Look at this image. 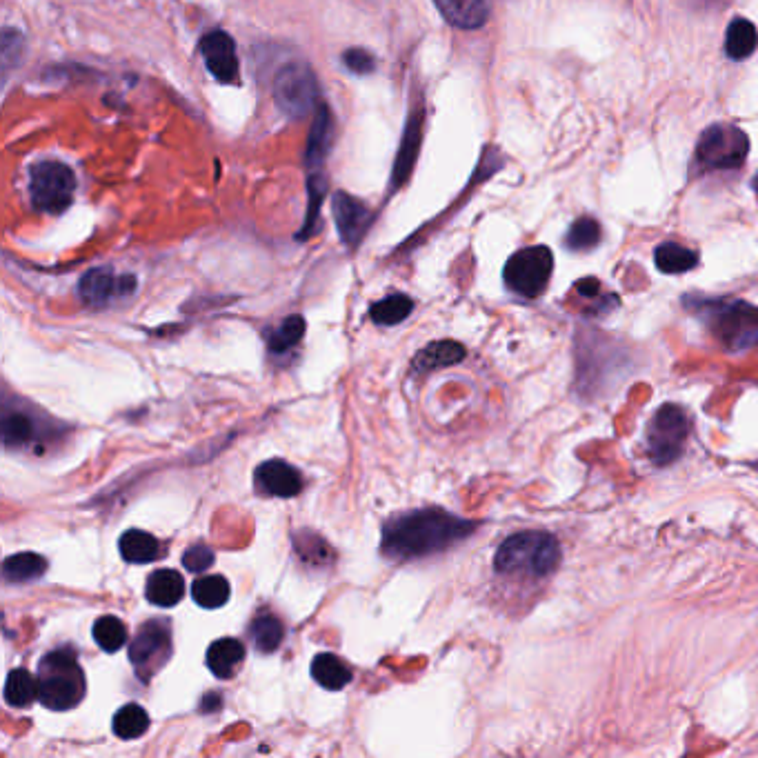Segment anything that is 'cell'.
I'll list each match as a JSON object with an SVG mask.
<instances>
[{"label": "cell", "mask_w": 758, "mask_h": 758, "mask_svg": "<svg viewBox=\"0 0 758 758\" xmlns=\"http://www.w3.org/2000/svg\"><path fill=\"white\" fill-rule=\"evenodd\" d=\"M654 263L663 274H685L698 265V254L685 245L663 243L656 247Z\"/></svg>", "instance_id": "d4e9b609"}, {"label": "cell", "mask_w": 758, "mask_h": 758, "mask_svg": "<svg viewBox=\"0 0 758 758\" xmlns=\"http://www.w3.org/2000/svg\"><path fill=\"white\" fill-rule=\"evenodd\" d=\"M412 309H414V301L410 296L392 294V296H387V298H383V301H378L369 307V316H372V321L376 325L390 327V325L403 323L405 318L412 314Z\"/></svg>", "instance_id": "4316f807"}, {"label": "cell", "mask_w": 758, "mask_h": 758, "mask_svg": "<svg viewBox=\"0 0 758 758\" xmlns=\"http://www.w3.org/2000/svg\"><path fill=\"white\" fill-rule=\"evenodd\" d=\"M561 565V543L550 532L527 530L505 538L494 556L498 574H530L534 578L552 576Z\"/></svg>", "instance_id": "3957f363"}, {"label": "cell", "mask_w": 758, "mask_h": 758, "mask_svg": "<svg viewBox=\"0 0 758 758\" xmlns=\"http://www.w3.org/2000/svg\"><path fill=\"white\" fill-rule=\"evenodd\" d=\"M149 730V716L141 705H123L114 716V734L123 741H134Z\"/></svg>", "instance_id": "f546056e"}, {"label": "cell", "mask_w": 758, "mask_h": 758, "mask_svg": "<svg viewBox=\"0 0 758 758\" xmlns=\"http://www.w3.org/2000/svg\"><path fill=\"white\" fill-rule=\"evenodd\" d=\"M76 192V176L65 163L43 161L32 167L29 194L38 212L63 214L72 205Z\"/></svg>", "instance_id": "ba28073f"}, {"label": "cell", "mask_w": 758, "mask_h": 758, "mask_svg": "<svg viewBox=\"0 0 758 758\" xmlns=\"http://www.w3.org/2000/svg\"><path fill=\"white\" fill-rule=\"evenodd\" d=\"M312 678L329 692H338L352 681L349 667L334 654H318L312 661Z\"/></svg>", "instance_id": "44dd1931"}, {"label": "cell", "mask_w": 758, "mask_h": 758, "mask_svg": "<svg viewBox=\"0 0 758 758\" xmlns=\"http://www.w3.org/2000/svg\"><path fill=\"white\" fill-rule=\"evenodd\" d=\"M136 289L134 276H116L112 269L96 267L81 278L78 283V294L83 301L92 307H105L114 301V298L129 296Z\"/></svg>", "instance_id": "7c38bea8"}, {"label": "cell", "mask_w": 758, "mask_h": 758, "mask_svg": "<svg viewBox=\"0 0 758 758\" xmlns=\"http://www.w3.org/2000/svg\"><path fill=\"white\" fill-rule=\"evenodd\" d=\"M245 658V645L236 638H221L209 645L207 650V670L212 672L216 678H232L238 670V665L243 663Z\"/></svg>", "instance_id": "ac0fdd59"}, {"label": "cell", "mask_w": 758, "mask_h": 758, "mask_svg": "<svg viewBox=\"0 0 758 758\" xmlns=\"http://www.w3.org/2000/svg\"><path fill=\"white\" fill-rule=\"evenodd\" d=\"M343 63L345 67L349 69V72L354 74H372L376 69V58L367 52V49L363 47H352L347 49V52L343 54Z\"/></svg>", "instance_id": "e575fe53"}, {"label": "cell", "mask_w": 758, "mask_h": 758, "mask_svg": "<svg viewBox=\"0 0 758 758\" xmlns=\"http://www.w3.org/2000/svg\"><path fill=\"white\" fill-rule=\"evenodd\" d=\"M229 583L225 581V576H203L194 581L192 587V596L194 601L205 607V610H216V607H223L229 601Z\"/></svg>", "instance_id": "f1b7e54d"}, {"label": "cell", "mask_w": 758, "mask_h": 758, "mask_svg": "<svg viewBox=\"0 0 758 758\" xmlns=\"http://www.w3.org/2000/svg\"><path fill=\"white\" fill-rule=\"evenodd\" d=\"M754 189H756V194H758V174L754 176Z\"/></svg>", "instance_id": "f35d334b"}, {"label": "cell", "mask_w": 758, "mask_h": 758, "mask_svg": "<svg viewBox=\"0 0 758 758\" xmlns=\"http://www.w3.org/2000/svg\"><path fill=\"white\" fill-rule=\"evenodd\" d=\"M34 441V421L23 412H5L3 414V443L7 450L23 447Z\"/></svg>", "instance_id": "d6a6232c"}, {"label": "cell", "mask_w": 758, "mask_h": 758, "mask_svg": "<svg viewBox=\"0 0 758 758\" xmlns=\"http://www.w3.org/2000/svg\"><path fill=\"white\" fill-rule=\"evenodd\" d=\"M214 563V552L209 550L205 545H192L189 550L183 554V565L189 572H205L209 565Z\"/></svg>", "instance_id": "d590c367"}, {"label": "cell", "mask_w": 758, "mask_h": 758, "mask_svg": "<svg viewBox=\"0 0 758 758\" xmlns=\"http://www.w3.org/2000/svg\"><path fill=\"white\" fill-rule=\"evenodd\" d=\"M332 138H334V121H332V114H329V107L323 103L316 107V116H314L312 129H309V138L305 147V165L309 169L323 167L325 158L329 154V147H332Z\"/></svg>", "instance_id": "2e32d148"}, {"label": "cell", "mask_w": 758, "mask_h": 758, "mask_svg": "<svg viewBox=\"0 0 758 758\" xmlns=\"http://www.w3.org/2000/svg\"><path fill=\"white\" fill-rule=\"evenodd\" d=\"M601 238L603 232L598 221H594L590 216H583L572 223L570 232L565 236V247L572 249V252H587V249H594L601 243Z\"/></svg>", "instance_id": "1f68e13d"}, {"label": "cell", "mask_w": 758, "mask_h": 758, "mask_svg": "<svg viewBox=\"0 0 758 758\" xmlns=\"http://www.w3.org/2000/svg\"><path fill=\"white\" fill-rule=\"evenodd\" d=\"M172 658V636L167 623L149 621L129 645V661L136 667L138 678L149 681Z\"/></svg>", "instance_id": "30bf717a"}, {"label": "cell", "mask_w": 758, "mask_h": 758, "mask_svg": "<svg viewBox=\"0 0 758 758\" xmlns=\"http://www.w3.org/2000/svg\"><path fill=\"white\" fill-rule=\"evenodd\" d=\"M38 701L47 710L67 712L85 698V674L69 647L49 652L38 665Z\"/></svg>", "instance_id": "277c9868"}, {"label": "cell", "mask_w": 758, "mask_h": 758, "mask_svg": "<svg viewBox=\"0 0 758 758\" xmlns=\"http://www.w3.org/2000/svg\"><path fill=\"white\" fill-rule=\"evenodd\" d=\"M463 358H465V347L461 343L438 341V343H430L427 347H423L421 352L416 354L412 369H414V374H425V372H434V369L461 363Z\"/></svg>", "instance_id": "d6986e66"}, {"label": "cell", "mask_w": 758, "mask_h": 758, "mask_svg": "<svg viewBox=\"0 0 758 758\" xmlns=\"http://www.w3.org/2000/svg\"><path fill=\"white\" fill-rule=\"evenodd\" d=\"M434 5L458 29H478L490 18V0H434Z\"/></svg>", "instance_id": "9a60e30c"}, {"label": "cell", "mask_w": 758, "mask_h": 758, "mask_svg": "<svg viewBox=\"0 0 758 758\" xmlns=\"http://www.w3.org/2000/svg\"><path fill=\"white\" fill-rule=\"evenodd\" d=\"M305 336V318L289 316L269 334V352L283 354L289 347H294Z\"/></svg>", "instance_id": "836d02e7"}, {"label": "cell", "mask_w": 758, "mask_h": 758, "mask_svg": "<svg viewBox=\"0 0 758 758\" xmlns=\"http://www.w3.org/2000/svg\"><path fill=\"white\" fill-rule=\"evenodd\" d=\"M21 45H23V36L14 32V29H5L3 32V61H5V69H9V63L14 61V58L21 54Z\"/></svg>", "instance_id": "8d00e7d4"}, {"label": "cell", "mask_w": 758, "mask_h": 758, "mask_svg": "<svg viewBox=\"0 0 758 758\" xmlns=\"http://www.w3.org/2000/svg\"><path fill=\"white\" fill-rule=\"evenodd\" d=\"M38 698V678L27 670H12L5 681V701L12 707H29Z\"/></svg>", "instance_id": "83f0119b"}, {"label": "cell", "mask_w": 758, "mask_h": 758, "mask_svg": "<svg viewBox=\"0 0 758 758\" xmlns=\"http://www.w3.org/2000/svg\"><path fill=\"white\" fill-rule=\"evenodd\" d=\"M147 601L156 607H174L185 596L183 576L174 570H158L149 574L145 585Z\"/></svg>", "instance_id": "e0dca14e"}, {"label": "cell", "mask_w": 758, "mask_h": 758, "mask_svg": "<svg viewBox=\"0 0 758 758\" xmlns=\"http://www.w3.org/2000/svg\"><path fill=\"white\" fill-rule=\"evenodd\" d=\"M118 550H121V556L127 563L134 565L152 563L161 558V543L143 530H127L118 541Z\"/></svg>", "instance_id": "ffe728a7"}, {"label": "cell", "mask_w": 758, "mask_h": 758, "mask_svg": "<svg viewBox=\"0 0 758 758\" xmlns=\"http://www.w3.org/2000/svg\"><path fill=\"white\" fill-rule=\"evenodd\" d=\"M756 45H758L756 27L747 21V18H734L725 34V54L730 56L732 61H745V58H750L754 54Z\"/></svg>", "instance_id": "603a6c76"}, {"label": "cell", "mask_w": 758, "mask_h": 758, "mask_svg": "<svg viewBox=\"0 0 758 758\" xmlns=\"http://www.w3.org/2000/svg\"><path fill=\"white\" fill-rule=\"evenodd\" d=\"M683 305L701 318L725 352H745L758 345V309L736 298L687 296Z\"/></svg>", "instance_id": "7a4b0ae2"}, {"label": "cell", "mask_w": 758, "mask_h": 758, "mask_svg": "<svg viewBox=\"0 0 758 758\" xmlns=\"http://www.w3.org/2000/svg\"><path fill=\"white\" fill-rule=\"evenodd\" d=\"M274 101L292 121H301L318 103V81L305 63H289L274 78Z\"/></svg>", "instance_id": "9c48e42d"}, {"label": "cell", "mask_w": 758, "mask_h": 758, "mask_svg": "<svg viewBox=\"0 0 758 758\" xmlns=\"http://www.w3.org/2000/svg\"><path fill=\"white\" fill-rule=\"evenodd\" d=\"M94 641L96 645L101 647L103 652L107 654H114L121 650V647L125 645L127 641V627L125 623L121 621V618L116 616H101L96 618L94 623Z\"/></svg>", "instance_id": "4dcf8cb0"}, {"label": "cell", "mask_w": 758, "mask_h": 758, "mask_svg": "<svg viewBox=\"0 0 758 758\" xmlns=\"http://www.w3.org/2000/svg\"><path fill=\"white\" fill-rule=\"evenodd\" d=\"M474 521H465L445 510H416L392 518L383 530L381 550L392 561H414L450 550L476 532Z\"/></svg>", "instance_id": "6da1fadb"}, {"label": "cell", "mask_w": 758, "mask_h": 758, "mask_svg": "<svg viewBox=\"0 0 758 758\" xmlns=\"http://www.w3.org/2000/svg\"><path fill=\"white\" fill-rule=\"evenodd\" d=\"M576 292L585 298H594L598 292H601V283H598L596 278L587 276V278H583V281L576 283Z\"/></svg>", "instance_id": "74e56055"}, {"label": "cell", "mask_w": 758, "mask_h": 758, "mask_svg": "<svg viewBox=\"0 0 758 758\" xmlns=\"http://www.w3.org/2000/svg\"><path fill=\"white\" fill-rule=\"evenodd\" d=\"M249 634H252L256 650L269 654L276 652L278 645L283 643L285 627L272 612H261L254 618L252 625H249Z\"/></svg>", "instance_id": "484cf974"}, {"label": "cell", "mask_w": 758, "mask_h": 758, "mask_svg": "<svg viewBox=\"0 0 758 758\" xmlns=\"http://www.w3.org/2000/svg\"><path fill=\"white\" fill-rule=\"evenodd\" d=\"M750 154V138L736 125H712L698 138L694 163L701 172L738 169Z\"/></svg>", "instance_id": "5b68a950"}, {"label": "cell", "mask_w": 758, "mask_h": 758, "mask_svg": "<svg viewBox=\"0 0 758 758\" xmlns=\"http://www.w3.org/2000/svg\"><path fill=\"white\" fill-rule=\"evenodd\" d=\"M687 436H690V418H687L683 407L674 403H665L658 407V412L652 416L647 425V450L650 458L658 465H672L685 452Z\"/></svg>", "instance_id": "8992f818"}, {"label": "cell", "mask_w": 758, "mask_h": 758, "mask_svg": "<svg viewBox=\"0 0 758 758\" xmlns=\"http://www.w3.org/2000/svg\"><path fill=\"white\" fill-rule=\"evenodd\" d=\"M47 572V561L41 554L23 552L5 558L3 576L7 583H32Z\"/></svg>", "instance_id": "cb8c5ba5"}, {"label": "cell", "mask_w": 758, "mask_h": 758, "mask_svg": "<svg viewBox=\"0 0 758 758\" xmlns=\"http://www.w3.org/2000/svg\"><path fill=\"white\" fill-rule=\"evenodd\" d=\"M198 52H201L207 72L212 74L218 83L232 85L238 83V74H241V63H238L236 43L223 29H214L207 32L201 43H198Z\"/></svg>", "instance_id": "8fae6325"}, {"label": "cell", "mask_w": 758, "mask_h": 758, "mask_svg": "<svg viewBox=\"0 0 758 758\" xmlns=\"http://www.w3.org/2000/svg\"><path fill=\"white\" fill-rule=\"evenodd\" d=\"M256 487L258 492H263L267 496H276V498H294L298 492L303 490V476L285 461H267L263 465H258L256 470Z\"/></svg>", "instance_id": "5bb4252c"}, {"label": "cell", "mask_w": 758, "mask_h": 758, "mask_svg": "<svg viewBox=\"0 0 758 758\" xmlns=\"http://www.w3.org/2000/svg\"><path fill=\"white\" fill-rule=\"evenodd\" d=\"M334 216H336L338 234H341L343 243L347 247H356L358 243H361V238L365 236L369 223H372V212H369V207L345 192H338L334 196Z\"/></svg>", "instance_id": "4fadbf2b"}, {"label": "cell", "mask_w": 758, "mask_h": 758, "mask_svg": "<svg viewBox=\"0 0 758 758\" xmlns=\"http://www.w3.org/2000/svg\"><path fill=\"white\" fill-rule=\"evenodd\" d=\"M418 145H421V114H414L412 121H407L401 152H398L396 165H394V174H392L394 189L401 187L405 183V178L410 176L416 154H418Z\"/></svg>", "instance_id": "7402d4cb"}, {"label": "cell", "mask_w": 758, "mask_h": 758, "mask_svg": "<svg viewBox=\"0 0 758 758\" xmlns=\"http://www.w3.org/2000/svg\"><path fill=\"white\" fill-rule=\"evenodd\" d=\"M552 272V249L545 245H534L518 249L516 254L510 256V261L505 263L503 269V278L510 292L523 298H538L550 285Z\"/></svg>", "instance_id": "52a82bcc"}]
</instances>
